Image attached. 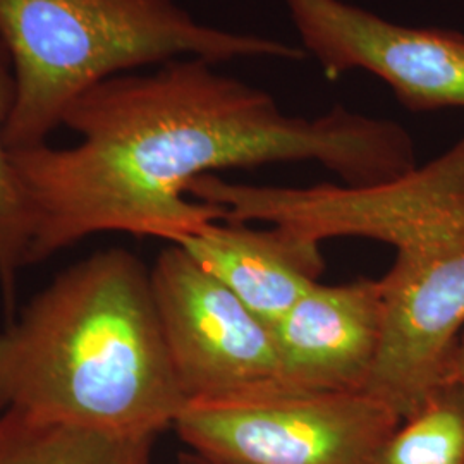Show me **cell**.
<instances>
[{
  "label": "cell",
  "mask_w": 464,
  "mask_h": 464,
  "mask_svg": "<svg viewBox=\"0 0 464 464\" xmlns=\"http://www.w3.org/2000/svg\"><path fill=\"white\" fill-rule=\"evenodd\" d=\"M63 128L78 134L74 145L11 151L34 216L30 266L103 232L181 243L226 218L188 197L218 170L315 162L346 186H372L418 166L396 121L344 107L291 116L266 90L197 57L97 84Z\"/></svg>",
  "instance_id": "1"
},
{
  "label": "cell",
  "mask_w": 464,
  "mask_h": 464,
  "mask_svg": "<svg viewBox=\"0 0 464 464\" xmlns=\"http://www.w3.org/2000/svg\"><path fill=\"white\" fill-rule=\"evenodd\" d=\"M232 214L324 243L366 237L396 249L382 277L383 335L365 394L401 421L449 381L464 332V136L423 166L372 186L237 184Z\"/></svg>",
  "instance_id": "2"
},
{
  "label": "cell",
  "mask_w": 464,
  "mask_h": 464,
  "mask_svg": "<svg viewBox=\"0 0 464 464\" xmlns=\"http://www.w3.org/2000/svg\"><path fill=\"white\" fill-rule=\"evenodd\" d=\"M186 408L150 268L128 249L63 270L0 331V415L157 437Z\"/></svg>",
  "instance_id": "3"
},
{
  "label": "cell",
  "mask_w": 464,
  "mask_h": 464,
  "mask_svg": "<svg viewBox=\"0 0 464 464\" xmlns=\"http://www.w3.org/2000/svg\"><path fill=\"white\" fill-rule=\"evenodd\" d=\"M0 38L16 72L11 151L49 143L82 95L143 67L306 57L282 40L205 24L178 0H0Z\"/></svg>",
  "instance_id": "4"
},
{
  "label": "cell",
  "mask_w": 464,
  "mask_h": 464,
  "mask_svg": "<svg viewBox=\"0 0 464 464\" xmlns=\"http://www.w3.org/2000/svg\"><path fill=\"white\" fill-rule=\"evenodd\" d=\"M150 281L188 406L301 394L287 382L272 329L183 246L162 249Z\"/></svg>",
  "instance_id": "5"
},
{
  "label": "cell",
  "mask_w": 464,
  "mask_h": 464,
  "mask_svg": "<svg viewBox=\"0 0 464 464\" xmlns=\"http://www.w3.org/2000/svg\"><path fill=\"white\" fill-rule=\"evenodd\" d=\"M401 425L365 392L296 394L248 404L188 406L174 430L220 464H375Z\"/></svg>",
  "instance_id": "6"
},
{
  "label": "cell",
  "mask_w": 464,
  "mask_h": 464,
  "mask_svg": "<svg viewBox=\"0 0 464 464\" xmlns=\"http://www.w3.org/2000/svg\"><path fill=\"white\" fill-rule=\"evenodd\" d=\"M327 80L366 71L411 112L464 109V34L399 24L346 0H282Z\"/></svg>",
  "instance_id": "7"
},
{
  "label": "cell",
  "mask_w": 464,
  "mask_h": 464,
  "mask_svg": "<svg viewBox=\"0 0 464 464\" xmlns=\"http://www.w3.org/2000/svg\"><path fill=\"white\" fill-rule=\"evenodd\" d=\"M272 334L295 391L365 392L383 335L382 281L316 284L272 327Z\"/></svg>",
  "instance_id": "8"
},
{
  "label": "cell",
  "mask_w": 464,
  "mask_h": 464,
  "mask_svg": "<svg viewBox=\"0 0 464 464\" xmlns=\"http://www.w3.org/2000/svg\"><path fill=\"white\" fill-rule=\"evenodd\" d=\"M272 329L324 272L318 241L272 226L217 220L178 243Z\"/></svg>",
  "instance_id": "9"
},
{
  "label": "cell",
  "mask_w": 464,
  "mask_h": 464,
  "mask_svg": "<svg viewBox=\"0 0 464 464\" xmlns=\"http://www.w3.org/2000/svg\"><path fill=\"white\" fill-rule=\"evenodd\" d=\"M155 440L0 415V464H157Z\"/></svg>",
  "instance_id": "10"
},
{
  "label": "cell",
  "mask_w": 464,
  "mask_h": 464,
  "mask_svg": "<svg viewBox=\"0 0 464 464\" xmlns=\"http://www.w3.org/2000/svg\"><path fill=\"white\" fill-rule=\"evenodd\" d=\"M16 97L14 64L0 38V293L7 306L14 304L21 268L30 266L34 239L32 207L5 141Z\"/></svg>",
  "instance_id": "11"
},
{
  "label": "cell",
  "mask_w": 464,
  "mask_h": 464,
  "mask_svg": "<svg viewBox=\"0 0 464 464\" xmlns=\"http://www.w3.org/2000/svg\"><path fill=\"white\" fill-rule=\"evenodd\" d=\"M375 464H464L463 383H442L415 415L401 421Z\"/></svg>",
  "instance_id": "12"
},
{
  "label": "cell",
  "mask_w": 464,
  "mask_h": 464,
  "mask_svg": "<svg viewBox=\"0 0 464 464\" xmlns=\"http://www.w3.org/2000/svg\"><path fill=\"white\" fill-rule=\"evenodd\" d=\"M449 381L459 382L464 385V332L458 343V349L452 360V366H450V373H449ZM448 381V382H449Z\"/></svg>",
  "instance_id": "13"
},
{
  "label": "cell",
  "mask_w": 464,
  "mask_h": 464,
  "mask_svg": "<svg viewBox=\"0 0 464 464\" xmlns=\"http://www.w3.org/2000/svg\"><path fill=\"white\" fill-rule=\"evenodd\" d=\"M178 464H220L216 463V461H212V459H208V458H205V456H201L198 452H195V450H186V452H181L179 454V458H178Z\"/></svg>",
  "instance_id": "14"
}]
</instances>
